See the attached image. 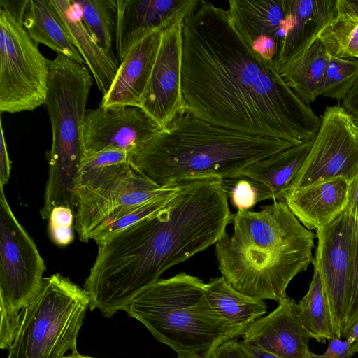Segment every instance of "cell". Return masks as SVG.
I'll use <instances>...</instances> for the list:
<instances>
[{
	"mask_svg": "<svg viewBox=\"0 0 358 358\" xmlns=\"http://www.w3.org/2000/svg\"><path fill=\"white\" fill-rule=\"evenodd\" d=\"M327 52L317 38L302 54L283 64L279 74L286 84L308 105L319 96Z\"/></svg>",
	"mask_w": 358,
	"mask_h": 358,
	"instance_id": "obj_24",
	"label": "cell"
},
{
	"mask_svg": "<svg viewBox=\"0 0 358 358\" xmlns=\"http://www.w3.org/2000/svg\"><path fill=\"white\" fill-rule=\"evenodd\" d=\"M48 220L49 236L55 244L66 246L73 241L74 215L71 208L64 206H56Z\"/></svg>",
	"mask_w": 358,
	"mask_h": 358,
	"instance_id": "obj_33",
	"label": "cell"
},
{
	"mask_svg": "<svg viewBox=\"0 0 358 358\" xmlns=\"http://www.w3.org/2000/svg\"><path fill=\"white\" fill-rule=\"evenodd\" d=\"M348 341L352 352H358V320L343 336Z\"/></svg>",
	"mask_w": 358,
	"mask_h": 358,
	"instance_id": "obj_41",
	"label": "cell"
},
{
	"mask_svg": "<svg viewBox=\"0 0 358 358\" xmlns=\"http://www.w3.org/2000/svg\"><path fill=\"white\" fill-rule=\"evenodd\" d=\"M354 355L346 339L343 341L336 338L329 341L328 348L323 354L316 355L310 350L308 358H352Z\"/></svg>",
	"mask_w": 358,
	"mask_h": 358,
	"instance_id": "obj_35",
	"label": "cell"
},
{
	"mask_svg": "<svg viewBox=\"0 0 358 358\" xmlns=\"http://www.w3.org/2000/svg\"><path fill=\"white\" fill-rule=\"evenodd\" d=\"M133 169L130 155L124 151L107 150L85 154L76 181V192L101 189Z\"/></svg>",
	"mask_w": 358,
	"mask_h": 358,
	"instance_id": "obj_26",
	"label": "cell"
},
{
	"mask_svg": "<svg viewBox=\"0 0 358 358\" xmlns=\"http://www.w3.org/2000/svg\"><path fill=\"white\" fill-rule=\"evenodd\" d=\"M67 34L83 57L103 95L109 90L116 76L120 62L93 38L75 10L71 0H51Z\"/></svg>",
	"mask_w": 358,
	"mask_h": 358,
	"instance_id": "obj_21",
	"label": "cell"
},
{
	"mask_svg": "<svg viewBox=\"0 0 358 358\" xmlns=\"http://www.w3.org/2000/svg\"><path fill=\"white\" fill-rule=\"evenodd\" d=\"M345 211L354 220L358 231V172L349 182L348 196Z\"/></svg>",
	"mask_w": 358,
	"mask_h": 358,
	"instance_id": "obj_38",
	"label": "cell"
},
{
	"mask_svg": "<svg viewBox=\"0 0 358 358\" xmlns=\"http://www.w3.org/2000/svg\"><path fill=\"white\" fill-rule=\"evenodd\" d=\"M243 343L281 358H308L311 338L302 322L299 305L288 296L268 315L245 331Z\"/></svg>",
	"mask_w": 358,
	"mask_h": 358,
	"instance_id": "obj_17",
	"label": "cell"
},
{
	"mask_svg": "<svg viewBox=\"0 0 358 358\" xmlns=\"http://www.w3.org/2000/svg\"><path fill=\"white\" fill-rule=\"evenodd\" d=\"M63 358H93V357L82 355H80L79 353H77V354L66 355V356L64 357Z\"/></svg>",
	"mask_w": 358,
	"mask_h": 358,
	"instance_id": "obj_42",
	"label": "cell"
},
{
	"mask_svg": "<svg viewBox=\"0 0 358 358\" xmlns=\"http://www.w3.org/2000/svg\"><path fill=\"white\" fill-rule=\"evenodd\" d=\"M28 0H0V112L33 111L44 105L49 59L28 35Z\"/></svg>",
	"mask_w": 358,
	"mask_h": 358,
	"instance_id": "obj_8",
	"label": "cell"
},
{
	"mask_svg": "<svg viewBox=\"0 0 358 358\" xmlns=\"http://www.w3.org/2000/svg\"><path fill=\"white\" fill-rule=\"evenodd\" d=\"M248 358H281L272 353L240 342Z\"/></svg>",
	"mask_w": 358,
	"mask_h": 358,
	"instance_id": "obj_40",
	"label": "cell"
},
{
	"mask_svg": "<svg viewBox=\"0 0 358 358\" xmlns=\"http://www.w3.org/2000/svg\"><path fill=\"white\" fill-rule=\"evenodd\" d=\"M358 320V239L355 257V265L353 271L352 284L350 294V299L347 313L344 334Z\"/></svg>",
	"mask_w": 358,
	"mask_h": 358,
	"instance_id": "obj_34",
	"label": "cell"
},
{
	"mask_svg": "<svg viewBox=\"0 0 358 358\" xmlns=\"http://www.w3.org/2000/svg\"><path fill=\"white\" fill-rule=\"evenodd\" d=\"M205 294L212 307L234 326L247 329L267 312L264 300L239 292L222 276L206 283Z\"/></svg>",
	"mask_w": 358,
	"mask_h": 358,
	"instance_id": "obj_25",
	"label": "cell"
},
{
	"mask_svg": "<svg viewBox=\"0 0 358 358\" xmlns=\"http://www.w3.org/2000/svg\"><path fill=\"white\" fill-rule=\"evenodd\" d=\"M1 145H0V184L3 186L10 178L11 162L9 159L2 121H0Z\"/></svg>",
	"mask_w": 358,
	"mask_h": 358,
	"instance_id": "obj_37",
	"label": "cell"
},
{
	"mask_svg": "<svg viewBox=\"0 0 358 358\" xmlns=\"http://www.w3.org/2000/svg\"><path fill=\"white\" fill-rule=\"evenodd\" d=\"M115 47L120 62L145 37L185 20L198 7L197 0H116Z\"/></svg>",
	"mask_w": 358,
	"mask_h": 358,
	"instance_id": "obj_16",
	"label": "cell"
},
{
	"mask_svg": "<svg viewBox=\"0 0 358 358\" xmlns=\"http://www.w3.org/2000/svg\"><path fill=\"white\" fill-rule=\"evenodd\" d=\"M357 172L358 125L340 104L327 106L309 152L286 194L338 178L350 182Z\"/></svg>",
	"mask_w": 358,
	"mask_h": 358,
	"instance_id": "obj_10",
	"label": "cell"
},
{
	"mask_svg": "<svg viewBox=\"0 0 358 358\" xmlns=\"http://www.w3.org/2000/svg\"><path fill=\"white\" fill-rule=\"evenodd\" d=\"M313 266L320 272L332 313L336 336L343 337L350 299L358 231L344 210L316 230Z\"/></svg>",
	"mask_w": 358,
	"mask_h": 358,
	"instance_id": "obj_11",
	"label": "cell"
},
{
	"mask_svg": "<svg viewBox=\"0 0 358 358\" xmlns=\"http://www.w3.org/2000/svg\"><path fill=\"white\" fill-rule=\"evenodd\" d=\"M296 145L208 122L188 110L130 154L132 167L159 187L238 177L250 165Z\"/></svg>",
	"mask_w": 358,
	"mask_h": 358,
	"instance_id": "obj_4",
	"label": "cell"
},
{
	"mask_svg": "<svg viewBox=\"0 0 358 358\" xmlns=\"http://www.w3.org/2000/svg\"><path fill=\"white\" fill-rule=\"evenodd\" d=\"M164 30L153 31L126 54L120 62L109 90L103 96L101 106H140L155 65Z\"/></svg>",
	"mask_w": 358,
	"mask_h": 358,
	"instance_id": "obj_18",
	"label": "cell"
},
{
	"mask_svg": "<svg viewBox=\"0 0 358 358\" xmlns=\"http://www.w3.org/2000/svg\"><path fill=\"white\" fill-rule=\"evenodd\" d=\"M89 69L62 55L49 60L45 106L52 127L48 154V178L40 214L50 217L52 209L77 205L76 181L85 156L83 127L86 104L93 84Z\"/></svg>",
	"mask_w": 358,
	"mask_h": 358,
	"instance_id": "obj_6",
	"label": "cell"
},
{
	"mask_svg": "<svg viewBox=\"0 0 358 358\" xmlns=\"http://www.w3.org/2000/svg\"><path fill=\"white\" fill-rule=\"evenodd\" d=\"M162 129L139 106H99L87 109L83 127L85 154L116 150L130 155Z\"/></svg>",
	"mask_w": 358,
	"mask_h": 358,
	"instance_id": "obj_12",
	"label": "cell"
},
{
	"mask_svg": "<svg viewBox=\"0 0 358 358\" xmlns=\"http://www.w3.org/2000/svg\"><path fill=\"white\" fill-rule=\"evenodd\" d=\"M231 222L234 233L215 243L222 276L245 295L280 302L292 280L313 262L316 235L284 200L258 211L238 210Z\"/></svg>",
	"mask_w": 358,
	"mask_h": 358,
	"instance_id": "obj_3",
	"label": "cell"
},
{
	"mask_svg": "<svg viewBox=\"0 0 358 358\" xmlns=\"http://www.w3.org/2000/svg\"><path fill=\"white\" fill-rule=\"evenodd\" d=\"M210 358H248L237 338L222 343L213 352Z\"/></svg>",
	"mask_w": 358,
	"mask_h": 358,
	"instance_id": "obj_36",
	"label": "cell"
},
{
	"mask_svg": "<svg viewBox=\"0 0 358 358\" xmlns=\"http://www.w3.org/2000/svg\"><path fill=\"white\" fill-rule=\"evenodd\" d=\"M349 182L338 178L288 193L284 201L304 227L316 231L345 210Z\"/></svg>",
	"mask_w": 358,
	"mask_h": 358,
	"instance_id": "obj_19",
	"label": "cell"
},
{
	"mask_svg": "<svg viewBox=\"0 0 358 358\" xmlns=\"http://www.w3.org/2000/svg\"><path fill=\"white\" fill-rule=\"evenodd\" d=\"M73 3L93 38L108 53L115 55L113 45L115 41L116 0H78Z\"/></svg>",
	"mask_w": 358,
	"mask_h": 358,
	"instance_id": "obj_28",
	"label": "cell"
},
{
	"mask_svg": "<svg viewBox=\"0 0 358 358\" xmlns=\"http://www.w3.org/2000/svg\"><path fill=\"white\" fill-rule=\"evenodd\" d=\"M24 27L36 44H43L80 64H85L51 0H28Z\"/></svg>",
	"mask_w": 358,
	"mask_h": 358,
	"instance_id": "obj_23",
	"label": "cell"
},
{
	"mask_svg": "<svg viewBox=\"0 0 358 358\" xmlns=\"http://www.w3.org/2000/svg\"><path fill=\"white\" fill-rule=\"evenodd\" d=\"M358 78V59H341L327 53L319 96L343 100Z\"/></svg>",
	"mask_w": 358,
	"mask_h": 358,
	"instance_id": "obj_31",
	"label": "cell"
},
{
	"mask_svg": "<svg viewBox=\"0 0 358 358\" xmlns=\"http://www.w3.org/2000/svg\"><path fill=\"white\" fill-rule=\"evenodd\" d=\"M342 107L358 125V78L343 99Z\"/></svg>",
	"mask_w": 358,
	"mask_h": 358,
	"instance_id": "obj_39",
	"label": "cell"
},
{
	"mask_svg": "<svg viewBox=\"0 0 358 358\" xmlns=\"http://www.w3.org/2000/svg\"><path fill=\"white\" fill-rule=\"evenodd\" d=\"M90 299L60 273L44 278L22 317L8 358H63L77 354V338Z\"/></svg>",
	"mask_w": 358,
	"mask_h": 358,
	"instance_id": "obj_7",
	"label": "cell"
},
{
	"mask_svg": "<svg viewBox=\"0 0 358 358\" xmlns=\"http://www.w3.org/2000/svg\"><path fill=\"white\" fill-rule=\"evenodd\" d=\"M221 180L179 184L159 211L117 233L110 255L126 283L143 290L169 268L215 244L232 221Z\"/></svg>",
	"mask_w": 358,
	"mask_h": 358,
	"instance_id": "obj_2",
	"label": "cell"
},
{
	"mask_svg": "<svg viewBox=\"0 0 358 358\" xmlns=\"http://www.w3.org/2000/svg\"><path fill=\"white\" fill-rule=\"evenodd\" d=\"M289 24L281 53V66L302 54L336 17V0H286Z\"/></svg>",
	"mask_w": 358,
	"mask_h": 358,
	"instance_id": "obj_20",
	"label": "cell"
},
{
	"mask_svg": "<svg viewBox=\"0 0 358 358\" xmlns=\"http://www.w3.org/2000/svg\"><path fill=\"white\" fill-rule=\"evenodd\" d=\"M313 266L309 289L298 305L302 322L310 338L323 343L336 336L331 307L321 276L318 268Z\"/></svg>",
	"mask_w": 358,
	"mask_h": 358,
	"instance_id": "obj_27",
	"label": "cell"
},
{
	"mask_svg": "<svg viewBox=\"0 0 358 358\" xmlns=\"http://www.w3.org/2000/svg\"><path fill=\"white\" fill-rule=\"evenodd\" d=\"M317 38L329 55L341 59H358V21L336 16Z\"/></svg>",
	"mask_w": 358,
	"mask_h": 358,
	"instance_id": "obj_30",
	"label": "cell"
},
{
	"mask_svg": "<svg viewBox=\"0 0 358 358\" xmlns=\"http://www.w3.org/2000/svg\"><path fill=\"white\" fill-rule=\"evenodd\" d=\"M176 185L159 187L133 168L101 189L78 194L74 229L81 241L88 242L108 216L144 203Z\"/></svg>",
	"mask_w": 358,
	"mask_h": 358,
	"instance_id": "obj_15",
	"label": "cell"
},
{
	"mask_svg": "<svg viewBox=\"0 0 358 358\" xmlns=\"http://www.w3.org/2000/svg\"><path fill=\"white\" fill-rule=\"evenodd\" d=\"M178 187L179 184L144 203L108 216L92 233L91 240L98 245L120 231L155 213L171 200Z\"/></svg>",
	"mask_w": 358,
	"mask_h": 358,
	"instance_id": "obj_29",
	"label": "cell"
},
{
	"mask_svg": "<svg viewBox=\"0 0 358 358\" xmlns=\"http://www.w3.org/2000/svg\"><path fill=\"white\" fill-rule=\"evenodd\" d=\"M183 21L163 31L155 65L139 106L162 129L187 110L182 90Z\"/></svg>",
	"mask_w": 358,
	"mask_h": 358,
	"instance_id": "obj_13",
	"label": "cell"
},
{
	"mask_svg": "<svg viewBox=\"0 0 358 358\" xmlns=\"http://www.w3.org/2000/svg\"><path fill=\"white\" fill-rule=\"evenodd\" d=\"M313 141L293 145L259 161L247 167L240 176L261 184L266 192L268 200H284L309 152Z\"/></svg>",
	"mask_w": 358,
	"mask_h": 358,
	"instance_id": "obj_22",
	"label": "cell"
},
{
	"mask_svg": "<svg viewBox=\"0 0 358 358\" xmlns=\"http://www.w3.org/2000/svg\"><path fill=\"white\" fill-rule=\"evenodd\" d=\"M230 21L245 43L279 73L289 24L286 0H230Z\"/></svg>",
	"mask_w": 358,
	"mask_h": 358,
	"instance_id": "obj_14",
	"label": "cell"
},
{
	"mask_svg": "<svg viewBox=\"0 0 358 358\" xmlns=\"http://www.w3.org/2000/svg\"><path fill=\"white\" fill-rule=\"evenodd\" d=\"M45 262L17 221L0 184V347L8 349L27 306L38 292Z\"/></svg>",
	"mask_w": 358,
	"mask_h": 358,
	"instance_id": "obj_9",
	"label": "cell"
},
{
	"mask_svg": "<svg viewBox=\"0 0 358 358\" xmlns=\"http://www.w3.org/2000/svg\"><path fill=\"white\" fill-rule=\"evenodd\" d=\"M228 198L238 210H250L258 202L268 200L264 187L245 176L222 180Z\"/></svg>",
	"mask_w": 358,
	"mask_h": 358,
	"instance_id": "obj_32",
	"label": "cell"
},
{
	"mask_svg": "<svg viewBox=\"0 0 358 358\" xmlns=\"http://www.w3.org/2000/svg\"><path fill=\"white\" fill-rule=\"evenodd\" d=\"M201 279L180 273L159 279L124 307L177 358H210L224 342L242 336L245 328L234 326L208 302Z\"/></svg>",
	"mask_w": 358,
	"mask_h": 358,
	"instance_id": "obj_5",
	"label": "cell"
},
{
	"mask_svg": "<svg viewBox=\"0 0 358 358\" xmlns=\"http://www.w3.org/2000/svg\"><path fill=\"white\" fill-rule=\"evenodd\" d=\"M182 90L187 110L208 122L299 145L320 125L309 105L245 43L229 12L199 1L182 23Z\"/></svg>",
	"mask_w": 358,
	"mask_h": 358,
	"instance_id": "obj_1",
	"label": "cell"
}]
</instances>
